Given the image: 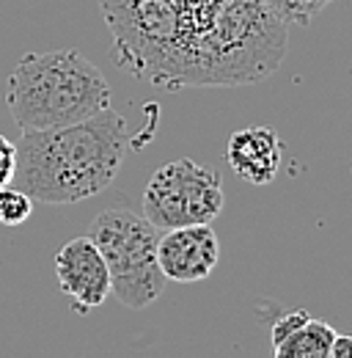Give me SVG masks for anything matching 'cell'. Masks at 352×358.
<instances>
[{
	"mask_svg": "<svg viewBox=\"0 0 352 358\" xmlns=\"http://www.w3.org/2000/svg\"><path fill=\"white\" fill-rule=\"evenodd\" d=\"M14 169H17V143L0 135V187L14 179Z\"/></svg>",
	"mask_w": 352,
	"mask_h": 358,
	"instance_id": "4fadbf2b",
	"label": "cell"
},
{
	"mask_svg": "<svg viewBox=\"0 0 352 358\" xmlns=\"http://www.w3.org/2000/svg\"><path fill=\"white\" fill-rule=\"evenodd\" d=\"M333 336H336V331L330 322L314 320L308 314L284 342H278L272 348V353L278 358H325L330 353Z\"/></svg>",
	"mask_w": 352,
	"mask_h": 358,
	"instance_id": "30bf717a",
	"label": "cell"
},
{
	"mask_svg": "<svg viewBox=\"0 0 352 358\" xmlns=\"http://www.w3.org/2000/svg\"><path fill=\"white\" fill-rule=\"evenodd\" d=\"M55 278L72 309L88 314L110 298V273L91 237H75L55 254Z\"/></svg>",
	"mask_w": 352,
	"mask_h": 358,
	"instance_id": "52a82bcc",
	"label": "cell"
},
{
	"mask_svg": "<svg viewBox=\"0 0 352 358\" xmlns=\"http://www.w3.org/2000/svg\"><path fill=\"white\" fill-rule=\"evenodd\" d=\"M281 138L267 127H245L228 138L226 160L234 174L251 185H270L281 171Z\"/></svg>",
	"mask_w": 352,
	"mask_h": 358,
	"instance_id": "9c48e42d",
	"label": "cell"
},
{
	"mask_svg": "<svg viewBox=\"0 0 352 358\" xmlns=\"http://www.w3.org/2000/svg\"><path fill=\"white\" fill-rule=\"evenodd\" d=\"M262 3L286 25H308L333 0H262Z\"/></svg>",
	"mask_w": 352,
	"mask_h": 358,
	"instance_id": "8fae6325",
	"label": "cell"
},
{
	"mask_svg": "<svg viewBox=\"0 0 352 358\" xmlns=\"http://www.w3.org/2000/svg\"><path fill=\"white\" fill-rule=\"evenodd\" d=\"M308 317V312H289V314H281L275 322H272V334H270V339H272V348L278 345V342H284L303 320Z\"/></svg>",
	"mask_w": 352,
	"mask_h": 358,
	"instance_id": "5bb4252c",
	"label": "cell"
},
{
	"mask_svg": "<svg viewBox=\"0 0 352 358\" xmlns=\"http://www.w3.org/2000/svg\"><path fill=\"white\" fill-rule=\"evenodd\" d=\"M99 11L124 72L160 89H187L179 0H99Z\"/></svg>",
	"mask_w": 352,
	"mask_h": 358,
	"instance_id": "277c9868",
	"label": "cell"
},
{
	"mask_svg": "<svg viewBox=\"0 0 352 358\" xmlns=\"http://www.w3.org/2000/svg\"><path fill=\"white\" fill-rule=\"evenodd\" d=\"M190 86H248L286 55V22L262 0H179Z\"/></svg>",
	"mask_w": 352,
	"mask_h": 358,
	"instance_id": "6da1fadb",
	"label": "cell"
},
{
	"mask_svg": "<svg viewBox=\"0 0 352 358\" xmlns=\"http://www.w3.org/2000/svg\"><path fill=\"white\" fill-rule=\"evenodd\" d=\"M105 257L110 273V295L127 309L152 306L166 287V275L157 265L160 229L146 215L127 207L105 210L94 218L91 234Z\"/></svg>",
	"mask_w": 352,
	"mask_h": 358,
	"instance_id": "5b68a950",
	"label": "cell"
},
{
	"mask_svg": "<svg viewBox=\"0 0 352 358\" xmlns=\"http://www.w3.org/2000/svg\"><path fill=\"white\" fill-rule=\"evenodd\" d=\"M220 259V240L212 224L163 229L157 240V265L166 281L193 284L212 275Z\"/></svg>",
	"mask_w": 352,
	"mask_h": 358,
	"instance_id": "ba28073f",
	"label": "cell"
},
{
	"mask_svg": "<svg viewBox=\"0 0 352 358\" xmlns=\"http://www.w3.org/2000/svg\"><path fill=\"white\" fill-rule=\"evenodd\" d=\"M328 356L330 358H352V336H347V334H336Z\"/></svg>",
	"mask_w": 352,
	"mask_h": 358,
	"instance_id": "9a60e30c",
	"label": "cell"
},
{
	"mask_svg": "<svg viewBox=\"0 0 352 358\" xmlns=\"http://www.w3.org/2000/svg\"><path fill=\"white\" fill-rule=\"evenodd\" d=\"M34 199L22 190V187H0V226H20L25 224L34 213Z\"/></svg>",
	"mask_w": 352,
	"mask_h": 358,
	"instance_id": "7c38bea8",
	"label": "cell"
},
{
	"mask_svg": "<svg viewBox=\"0 0 352 358\" xmlns=\"http://www.w3.org/2000/svg\"><path fill=\"white\" fill-rule=\"evenodd\" d=\"M6 105L22 133L50 130L110 108V86L78 50L25 52L8 75Z\"/></svg>",
	"mask_w": 352,
	"mask_h": 358,
	"instance_id": "3957f363",
	"label": "cell"
},
{
	"mask_svg": "<svg viewBox=\"0 0 352 358\" xmlns=\"http://www.w3.org/2000/svg\"><path fill=\"white\" fill-rule=\"evenodd\" d=\"M127 155V122L105 108L75 124L17 141L14 185L39 204H78L113 185Z\"/></svg>",
	"mask_w": 352,
	"mask_h": 358,
	"instance_id": "7a4b0ae2",
	"label": "cell"
},
{
	"mask_svg": "<svg viewBox=\"0 0 352 358\" xmlns=\"http://www.w3.org/2000/svg\"><path fill=\"white\" fill-rule=\"evenodd\" d=\"M223 204L220 174L190 157L160 166L143 190V215L160 231L187 224H212L223 213Z\"/></svg>",
	"mask_w": 352,
	"mask_h": 358,
	"instance_id": "8992f818",
	"label": "cell"
}]
</instances>
